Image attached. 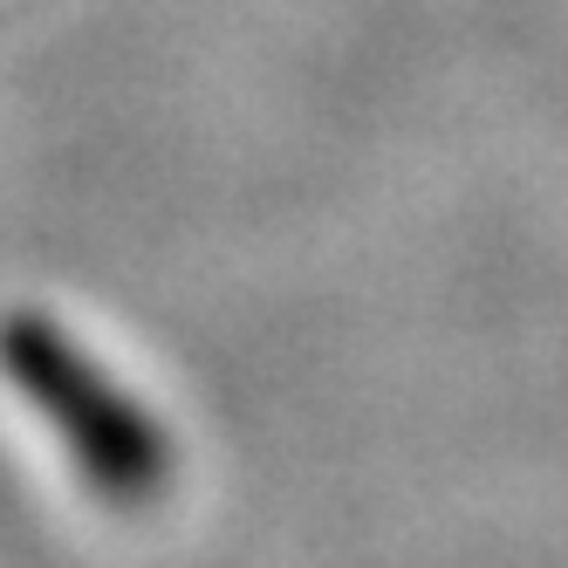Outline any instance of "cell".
Instances as JSON below:
<instances>
[{
    "label": "cell",
    "instance_id": "obj_1",
    "mask_svg": "<svg viewBox=\"0 0 568 568\" xmlns=\"http://www.w3.org/2000/svg\"><path fill=\"white\" fill-rule=\"evenodd\" d=\"M0 371L28 412L62 438L69 466L103 507H151L172 486V438L124 397V384L75 349L62 322L34 308L0 315Z\"/></svg>",
    "mask_w": 568,
    "mask_h": 568
}]
</instances>
